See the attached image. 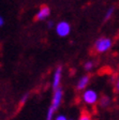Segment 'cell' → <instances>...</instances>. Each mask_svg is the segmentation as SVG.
<instances>
[{"instance_id": "7a4b0ae2", "label": "cell", "mask_w": 119, "mask_h": 120, "mask_svg": "<svg viewBox=\"0 0 119 120\" xmlns=\"http://www.w3.org/2000/svg\"><path fill=\"white\" fill-rule=\"evenodd\" d=\"M112 46H113L112 39H109L107 37H101L94 42V49H96V52H100V54L106 52L107 50L112 48Z\"/></svg>"}, {"instance_id": "8fae6325", "label": "cell", "mask_w": 119, "mask_h": 120, "mask_svg": "<svg viewBox=\"0 0 119 120\" xmlns=\"http://www.w3.org/2000/svg\"><path fill=\"white\" fill-rule=\"evenodd\" d=\"M78 120H91V117H90V115H88L87 112H83Z\"/></svg>"}, {"instance_id": "6da1fadb", "label": "cell", "mask_w": 119, "mask_h": 120, "mask_svg": "<svg viewBox=\"0 0 119 120\" xmlns=\"http://www.w3.org/2000/svg\"><path fill=\"white\" fill-rule=\"evenodd\" d=\"M62 98H63V91H62L61 87L54 90L52 104L48 107V110H47V114H46V119L45 120H54V115H55V112H57L58 108L60 107V105H61Z\"/></svg>"}, {"instance_id": "8992f818", "label": "cell", "mask_w": 119, "mask_h": 120, "mask_svg": "<svg viewBox=\"0 0 119 120\" xmlns=\"http://www.w3.org/2000/svg\"><path fill=\"white\" fill-rule=\"evenodd\" d=\"M50 9L47 5H43L39 9V11L35 14V20H39V22H42L45 20L47 17H50Z\"/></svg>"}, {"instance_id": "5bb4252c", "label": "cell", "mask_w": 119, "mask_h": 120, "mask_svg": "<svg viewBox=\"0 0 119 120\" xmlns=\"http://www.w3.org/2000/svg\"><path fill=\"white\" fill-rule=\"evenodd\" d=\"M54 26H55V24L53 20H48V22H47V27L48 28H53Z\"/></svg>"}, {"instance_id": "9c48e42d", "label": "cell", "mask_w": 119, "mask_h": 120, "mask_svg": "<svg viewBox=\"0 0 119 120\" xmlns=\"http://www.w3.org/2000/svg\"><path fill=\"white\" fill-rule=\"evenodd\" d=\"M98 102L100 103V105H101V107H106V106H108L109 104V98L108 97H102L101 99H100V101H98Z\"/></svg>"}, {"instance_id": "52a82bcc", "label": "cell", "mask_w": 119, "mask_h": 120, "mask_svg": "<svg viewBox=\"0 0 119 120\" xmlns=\"http://www.w3.org/2000/svg\"><path fill=\"white\" fill-rule=\"evenodd\" d=\"M90 82V77L88 75H84L83 77L79 78V80L77 82V85H76V89L77 90H85L88 86Z\"/></svg>"}, {"instance_id": "2e32d148", "label": "cell", "mask_w": 119, "mask_h": 120, "mask_svg": "<svg viewBox=\"0 0 119 120\" xmlns=\"http://www.w3.org/2000/svg\"><path fill=\"white\" fill-rule=\"evenodd\" d=\"M68 120H73V119H68Z\"/></svg>"}, {"instance_id": "7c38bea8", "label": "cell", "mask_w": 119, "mask_h": 120, "mask_svg": "<svg viewBox=\"0 0 119 120\" xmlns=\"http://www.w3.org/2000/svg\"><path fill=\"white\" fill-rule=\"evenodd\" d=\"M54 120H68V118H67V116L63 115V114H59V115H57L54 118Z\"/></svg>"}, {"instance_id": "277c9868", "label": "cell", "mask_w": 119, "mask_h": 120, "mask_svg": "<svg viewBox=\"0 0 119 120\" xmlns=\"http://www.w3.org/2000/svg\"><path fill=\"white\" fill-rule=\"evenodd\" d=\"M55 30H56V33L59 37L61 38L68 37L70 34V32H71V25L65 20H62V22H59L57 25L55 26Z\"/></svg>"}, {"instance_id": "3957f363", "label": "cell", "mask_w": 119, "mask_h": 120, "mask_svg": "<svg viewBox=\"0 0 119 120\" xmlns=\"http://www.w3.org/2000/svg\"><path fill=\"white\" fill-rule=\"evenodd\" d=\"M82 99L85 104L94 105V104H97L98 101H99V94L93 89H85V91L83 92Z\"/></svg>"}, {"instance_id": "30bf717a", "label": "cell", "mask_w": 119, "mask_h": 120, "mask_svg": "<svg viewBox=\"0 0 119 120\" xmlns=\"http://www.w3.org/2000/svg\"><path fill=\"white\" fill-rule=\"evenodd\" d=\"M93 67H94V63L92 62V61H90V60H88V61L85 62V64H84V68L86 71H91L92 69H93Z\"/></svg>"}, {"instance_id": "ba28073f", "label": "cell", "mask_w": 119, "mask_h": 120, "mask_svg": "<svg viewBox=\"0 0 119 120\" xmlns=\"http://www.w3.org/2000/svg\"><path fill=\"white\" fill-rule=\"evenodd\" d=\"M114 13H115V8L114 7H111L109 9H107V11L104 14V22H107L108 19H111V18L113 17Z\"/></svg>"}, {"instance_id": "4fadbf2b", "label": "cell", "mask_w": 119, "mask_h": 120, "mask_svg": "<svg viewBox=\"0 0 119 120\" xmlns=\"http://www.w3.org/2000/svg\"><path fill=\"white\" fill-rule=\"evenodd\" d=\"M28 97H29V93H25V94L23 95V98H22V99H20V102H22V103H25L26 101H27Z\"/></svg>"}, {"instance_id": "9a60e30c", "label": "cell", "mask_w": 119, "mask_h": 120, "mask_svg": "<svg viewBox=\"0 0 119 120\" xmlns=\"http://www.w3.org/2000/svg\"><path fill=\"white\" fill-rule=\"evenodd\" d=\"M3 25H4V18L0 15V27H2Z\"/></svg>"}, {"instance_id": "5b68a950", "label": "cell", "mask_w": 119, "mask_h": 120, "mask_svg": "<svg viewBox=\"0 0 119 120\" xmlns=\"http://www.w3.org/2000/svg\"><path fill=\"white\" fill-rule=\"evenodd\" d=\"M61 79H62V67H58L57 69L55 70L54 75H53V82H52L53 91L60 87Z\"/></svg>"}]
</instances>
